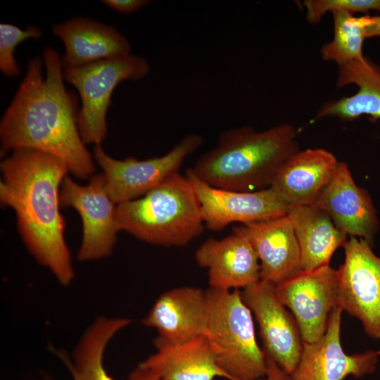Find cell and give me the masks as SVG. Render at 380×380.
<instances>
[{"label": "cell", "instance_id": "1", "mask_svg": "<svg viewBox=\"0 0 380 380\" xmlns=\"http://www.w3.org/2000/svg\"><path fill=\"white\" fill-rule=\"evenodd\" d=\"M61 58L46 47L28 61L25 76L0 122L1 151L33 148L54 156L75 177L94 175L92 156L77 126V96L63 84Z\"/></svg>", "mask_w": 380, "mask_h": 380}, {"label": "cell", "instance_id": "2", "mask_svg": "<svg viewBox=\"0 0 380 380\" xmlns=\"http://www.w3.org/2000/svg\"><path fill=\"white\" fill-rule=\"evenodd\" d=\"M0 201L14 210L20 235L29 252L67 286L75 272L64 237L60 189L69 170L57 157L19 148L0 164Z\"/></svg>", "mask_w": 380, "mask_h": 380}, {"label": "cell", "instance_id": "3", "mask_svg": "<svg viewBox=\"0 0 380 380\" xmlns=\"http://www.w3.org/2000/svg\"><path fill=\"white\" fill-rule=\"evenodd\" d=\"M298 132L283 123L264 131L251 126L220 134L215 148L190 167L208 185L236 191H255L270 186L286 160L299 151Z\"/></svg>", "mask_w": 380, "mask_h": 380}, {"label": "cell", "instance_id": "4", "mask_svg": "<svg viewBox=\"0 0 380 380\" xmlns=\"http://www.w3.org/2000/svg\"><path fill=\"white\" fill-rule=\"evenodd\" d=\"M115 217L120 231L165 247L184 246L203 231L198 199L179 172L143 196L117 205Z\"/></svg>", "mask_w": 380, "mask_h": 380}, {"label": "cell", "instance_id": "5", "mask_svg": "<svg viewBox=\"0 0 380 380\" xmlns=\"http://www.w3.org/2000/svg\"><path fill=\"white\" fill-rule=\"evenodd\" d=\"M204 336L219 367L232 380H258L267 372L266 356L255 338L253 314L239 289L209 288Z\"/></svg>", "mask_w": 380, "mask_h": 380}, {"label": "cell", "instance_id": "6", "mask_svg": "<svg viewBox=\"0 0 380 380\" xmlns=\"http://www.w3.org/2000/svg\"><path fill=\"white\" fill-rule=\"evenodd\" d=\"M149 71L147 61L132 53L63 69V79L77 89L81 99L77 126L85 144H101L105 139L106 113L118 84L125 80L142 79Z\"/></svg>", "mask_w": 380, "mask_h": 380}, {"label": "cell", "instance_id": "7", "mask_svg": "<svg viewBox=\"0 0 380 380\" xmlns=\"http://www.w3.org/2000/svg\"><path fill=\"white\" fill-rule=\"evenodd\" d=\"M203 142L200 134H188L164 156L146 160L114 159L97 144L94 158L103 171L110 198L118 205L143 196L178 173L184 160Z\"/></svg>", "mask_w": 380, "mask_h": 380}, {"label": "cell", "instance_id": "8", "mask_svg": "<svg viewBox=\"0 0 380 380\" xmlns=\"http://www.w3.org/2000/svg\"><path fill=\"white\" fill-rule=\"evenodd\" d=\"M336 270L338 306L357 318L366 334L380 340V256L362 239L350 237Z\"/></svg>", "mask_w": 380, "mask_h": 380}, {"label": "cell", "instance_id": "9", "mask_svg": "<svg viewBox=\"0 0 380 380\" xmlns=\"http://www.w3.org/2000/svg\"><path fill=\"white\" fill-rule=\"evenodd\" d=\"M61 207H70L80 214L82 241L77 253L80 261L110 256L117 241L116 204L110 198L103 175H94L87 185H80L68 175L60 189Z\"/></svg>", "mask_w": 380, "mask_h": 380}, {"label": "cell", "instance_id": "10", "mask_svg": "<svg viewBox=\"0 0 380 380\" xmlns=\"http://www.w3.org/2000/svg\"><path fill=\"white\" fill-rule=\"evenodd\" d=\"M275 293L291 311L303 342H315L324 334L329 315L338 306L336 270L327 265L302 270L275 284Z\"/></svg>", "mask_w": 380, "mask_h": 380}, {"label": "cell", "instance_id": "11", "mask_svg": "<svg viewBox=\"0 0 380 380\" xmlns=\"http://www.w3.org/2000/svg\"><path fill=\"white\" fill-rule=\"evenodd\" d=\"M241 293L258 322L265 355L290 375L298 362L303 342L294 317L276 296L275 284L260 279Z\"/></svg>", "mask_w": 380, "mask_h": 380}, {"label": "cell", "instance_id": "12", "mask_svg": "<svg viewBox=\"0 0 380 380\" xmlns=\"http://www.w3.org/2000/svg\"><path fill=\"white\" fill-rule=\"evenodd\" d=\"M343 310L331 311L327 330L317 341L303 344L298 362L289 375L290 380H343L348 376L362 378L377 367L380 350L347 354L341 343Z\"/></svg>", "mask_w": 380, "mask_h": 380}, {"label": "cell", "instance_id": "13", "mask_svg": "<svg viewBox=\"0 0 380 380\" xmlns=\"http://www.w3.org/2000/svg\"><path fill=\"white\" fill-rule=\"evenodd\" d=\"M189 179L198 199L203 222L218 231L232 222H261L283 217L289 205L270 188L255 191H236L213 187L188 168Z\"/></svg>", "mask_w": 380, "mask_h": 380}, {"label": "cell", "instance_id": "14", "mask_svg": "<svg viewBox=\"0 0 380 380\" xmlns=\"http://www.w3.org/2000/svg\"><path fill=\"white\" fill-rule=\"evenodd\" d=\"M325 211L336 227L372 246L379 220L372 198L355 182L348 165L338 161L334 174L312 204Z\"/></svg>", "mask_w": 380, "mask_h": 380}, {"label": "cell", "instance_id": "15", "mask_svg": "<svg viewBox=\"0 0 380 380\" xmlns=\"http://www.w3.org/2000/svg\"><path fill=\"white\" fill-rule=\"evenodd\" d=\"M233 232L245 237L257 253L260 279L277 284L302 271L298 241L287 215L241 224Z\"/></svg>", "mask_w": 380, "mask_h": 380}, {"label": "cell", "instance_id": "16", "mask_svg": "<svg viewBox=\"0 0 380 380\" xmlns=\"http://www.w3.org/2000/svg\"><path fill=\"white\" fill-rule=\"evenodd\" d=\"M194 258L208 270L212 289H244L260 279L257 253L245 237L234 232L222 239H208L196 251Z\"/></svg>", "mask_w": 380, "mask_h": 380}, {"label": "cell", "instance_id": "17", "mask_svg": "<svg viewBox=\"0 0 380 380\" xmlns=\"http://www.w3.org/2000/svg\"><path fill=\"white\" fill-rule=\"evenodd\" d=\"M206 320L205 291L181 286L162 293L142 323L156 329L164 340L178 343L204 335Z\"/></svg>", "mask_w": 380, "mask_h": 380}, {"label": "cell", "instance_id": "18", "mask_svg": "<svg viewBox=\"0 0 380 380\" xmlns=\"http://www.w3.org/2000/svg\"><path fill=\"white\" fill-rule=\"evenodd\" d=\"M338 163L326 149L299 150L280 167L270 187L289 207L312 205L329 183Z\"/></svg>", "mask_w": 380, "mask_h": 380}, {"label": "cell", "instance_id": "19", "mask_svg": "<svg viewBox=\"0 0 380 380\" xmlns=\"http://www.w3.org/2000/svg\"><path fill=\"white\" fill-rule=\"evenodd\" d=\"M153 344L156 352L139 365L164 380H232L219 367L204 335L178 343L158 336Z\"/></svg>", "mask_w": 380, "mask_h": 380}, {"label": "cell", "instance_id": "20", "mask_svg": "<svg viewBox=\"0 0 380 380\" xmlns=\"http://www.w3.org/2000/svg\"><path fill=\"white\" fill-rule=\"evenodd\" d=\"M53 33L65 45L63 69L131 54L128 40L114 27L75 17L53 27Z\"/></svg>", "mask_w": 380, "mask_h": 380}, {"label": "cell", "instance_id": "21", "mask_svg": "<svg viewBox=\"0 0 380 380\" xmlns=\"http://www.w3.org/2000/svg\"><path fill=\"white\" fill-rule=\"evenodd\" d=\"M338 66L336 87L355 84L358 91L352 96L330 100L317 113L316 118L336 117L352 121L368 115L371 121L380 119V65L365 56L363 61H349Z\"/></svg>", "mask_w": 380, "mask_h": 380}, {"label": "cell", "instance_id": "22", "mask_svg": "<svg viewBox=\"0 0 380 380\" xmlns=\"http://www.w3.org/2000/svg\"><path fill=\"white\" fill-rule=\"evenodd\" d=\"M286 215L298 241L303 271L329 265L335 251L347 241L330 216L314 205L289 206Z\"/></svg>", "mask_w": 380, "mask_h": 380}, {"label": "cell", "instance_id": "23", "mask_svg": "<svg viewBox=\"0 0 380 380\" xmlns=\"http://www.w3.org/2000/svg\"><path fill=\"white\" fill-rule=\"evenodd\" d=\"M132 322L127 317H97L82 334L72 360L65 353L52 350L68 367L74 380H115L104 367L105 350L114 336Z\"/></svg>", "mask_w": 380, "mask_h": 380}, {"label": "cell", "instance_id": "24", "mask_svg": "<svg viewBox=\"0 0 380 380\" xmlns=\"http://www.w3.org/2000/svg\"><path fill=\"white\" fill-rule=\"evenodd\" d=\"M334 38L324 44L320 53L324 61L334 62L337 65L353 61H363L362 44L365 27L370 23L371 15L355 17L345 11L332 13Z\"/></svg>", "mask_w": 380, "mask_h": 380}, {"label": "cell", "instance_id": "25", "mask_svg": "<svg viewBox=\"0 0 380 380\" xmlns=\"http://www.w3.org/2000/svg\"><path fill=\"white\" fill-rule=\"evenodd\" d=\"M42 37L40 29L34 25L25 30L7 23L0 24V70L8 77H18L20 68L14 57L16 46L27 39H39Z\"/></svg>", "mask_w": 380, "mask_h": 380}, {"label": "cell", "instance_id": "26", "mask_svg": "<svg viewBox=\"0 0 380 380\" xmlns=\"http://www.w3.org/2000/svg\"><path fill=\"white\" fill-rule=\"evenodd\" d=\"M307 20L315 24L319 23L327 12L345 11L367 13L375 10L380 12V0H305Z\"/></svg>", "mask_w": 380, "mask_h": 380}, {"label": "cell", "instance_id": "27", "mask_svg": "<svg viewBox=\"0 0 380 380\" xmlns=\"http://www.w3.org/2000/svg\"><path fill=\"white\" fill-rule=\"evenodd\" d=\"M102 2L112 9L122 13H134L148 4L146 0H104Z\"/></svg>", "mask_w": 380, "mask_h": 380}, {"label": "cell", "instance_id": "28", "mask_svg": "<svg viewBox=\"0 0 380 380\" xmlns=\"http://www.w3.org/2000/svg\"><path fill=\"white\" fill-rule=\"evenodd\" d=\"M266 361L267 372L264 380H290L289 376L272 359L266 356Z\"/></svg>", "mask_w": 380, "mask_h": 380}, {"label": "cell", "instance_id": "29", "mask_svg": "<svg viewBox=\"0 0 380 380\" xmlns=\"http://www.w3.org/2000/svg\"><path fill=\"white\" fill-rule=\"evenodd\" d=\"M127 380H164L139 365L129 374Z\"/></svg>", "mask_w": 380, "mask_h": 380}, {"label": "cell", "instance_id": "30", "mask_svg": "<svg viewBox=\"0 0 380 380\" xmlns=\"http://www.w3.org/2000/svg\"><path fill=\"white\" fill-rule=\"evenodd\" d=\"M365 37H380V15L371 16L370 23L365 27Z\"/></svg>", "mask_w": 380, "mask_h": 380}, {"label": "cell", "instance_id": "31", "mask_svg": "<svg viewBox=\"0 0 380 380\" xmlns=\"http://www.w3.org/2000/svg\"><path fill=\"white\" fill-rule=\"evenodd\" d=\"M44 380H51V379H49V378H46V379H44Z\"/></svg>", "mask_w": 380, "mask_h": 380}]
</instances>
